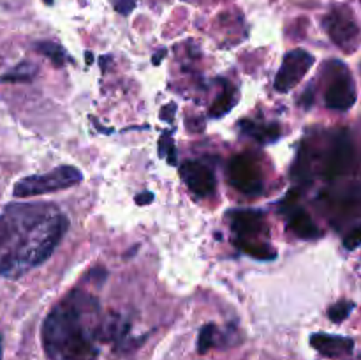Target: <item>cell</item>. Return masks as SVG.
I'll return each instance as SVG.
<instances>
[{"label": "cell", "instance_id": "obj_14", "mask_svg": "<svg viewBox=\"0 0 361 360\" xmlns=\"http://www.w3.org/2000/svg\"><path fill=\"white\" fill-rule=\"evenodd\" d=\"M238 247L243 251V253L249 254V256L256 258V260H274V258L277 256L274 247L268 246V244L257 242V240L238 239Z\"/></svg>", "mask_w": 361, "mask_h": 360}, {"label": "cell", "instance_id": "obj_5", "mask_svg": "<svg viewBox=\"0 0 361 360\" xmlns=\"http://www.w3.org/2000/svg\"><path fill=\"white\" fill-rule=\"evenodd\" d=\"M324 28L335 44L342 49H355L360 41V28L348 7H335L323 20Z\"/></svg>", "mask_w": 361, "mask_h": 360}, {"label": "cell", "instance_id": "obj_15", "mask_svg": "<svg viewBox=\"0 0 361 360\" xmlns=\"http://www.w3.org/2000/svg\"><path fill=\"white\" fill-rule=\"evenodd\" d=\"M243 133L250 134L259 141H275L279 138V127L277 126H264L259 127L257 124L249 122V120H242Z\"/></svg>", "mask_w": 361, "mask_h": 360}, {"label": "cell", "instance_id": "obj_13", "mask_svg": "<svg viewBox=\"0 0 361 360\" xmlns=\"http://www.w3.org/2000/svg\"><path fill=\"white\" fill-rule=\"evenodd\" d=\"M238 102V95L233 87H228L217 99L214 101V104L210 106V116L219 119V116L226 115V113L231 112L235 108V104Z\"/></svg>", "mask_w": 361, "mask_h": 360}, {"label": "cell", "instance_id": "obj_17", "mask_svg": "<svg viewBox=\"0 0 361 360\" xmlns=\"http://www.w3.org/2000/svg\"><path fill=\"white\" fill-rule=\"evenodd\" d=\"M35 74H37V66L30 62H23L14 67L11 73L4 74L0 81H30L34 80Z\"/></svg>", "mask_w": 361, "mask_h": 360}, {"label": "cell", "instance_id": "obj_6", "mask_svg": "<svg viewBox=\"0 0 361 360\" xmlns=\"http://www.w3.org/2000/svg\"><path fill=\"white\" fill-rule=\"evenodd\" d=\"M229 182L235 189L245 194H259L263 191V173L259 166L249 155H235L228 166Z\"/></svg>", "mask_w": 361, "mask_h": 360}, {"label": "cell", "instance_id": "obj_21", "mask_svg": "<svg viewBox=\"0 0 361 360\" xmlns=\"http://www.w3.org/2000/svg\"><path fill=\"white\" fill-rule=\"evenodd\" d=\"M136 7V0H115V9L120 14H129Z\"/></svg>", "mask_w": 361, "mask_h": 360}, {"label": "cell", "instance_id": "obj_24", "mask_svg": "<svg viewBox=\"0 0 361 360\" xmlns=\"http://www.w3.org/2000/svg\"><path fill=\"white\" fill-rule=\"evenodd\" d=\"M87 62H88V64L92 62V55H90V53H87Z\"/></svg>", "mask_w": 361, "mask_h": 360}, {"label": "cell", "instance_id": "obj_22", "mask_svg": "<svg viewBox=\"0 0 361 360\" xmlns=\"http://www.w3.org/2000/svg\"><path fill=\"white\" fill-rule=\"evenodd\" d=\"M134 200H136L137 205H147V203H150V201H154V193H148V191H147V193L137 194Z\"/></svg>", "mask_w": 361, "mask_h": 360}, {"label": "cell", "instance_id": "obj_4", "mask_svg": "<svg viewBox=\"0 0 361 360\" xmlns=\"http://www.w3.org/2000/svg\"><path fill=\"white\" fill-rule=\"evenodd\" d=\"M314 60L316 59L312 53L305 52V49H293V52L286 53L281 69L275 76V90L282 92V94L293 90L307 76L309 69L314 66Z\"/></svg>", "mask_w": 361, "mask_h": 360}, {"label": "cell", "instance_id": "obj_16", "mask_svg": "<svg viewBox=\"0 0 361 360\" xmlns=\"http://www.w3.org/2000/svg\"><path fill=\"white\" fill-rule=\"evenodd\" d=\"M35 49H37L39 53H42L44 56H48V59L59 67L63 66L67 60L66 49H63L60 44H56V42L42 41V42H39V44H35Z\"/></svg>", "mask_w": 361, "mask_h": 360}, {"label": "cell", "instance_id": "obj_8", "mask_svg": "<svg viewBox=\"0 0 361 360\" xmlns=\"http://www.w3.org/2000/svg\"><path fill=\"white\" fill-rule=\"evenodd\" d=\"M324 102H326L328 108L338 109V112H345V109H349L355 104L356 88L348 71L344 69L341 76H337L331 81V85L326 90V95H324Z\"/></svg>", "mask_w": 361, "mask_h": 360}, {"label": "cell", "instance_id": "obj_7", "mask_svg": "<svg viewBox=\"0 0 361 360\" xmlns=\"http://www.w3.org/2000/svg\"><path fill=\"white\" fill-rule=\"evenodd\" d=\"M180 176L183 179L185 186L189 187L190 193L200 198L212 196L215 193V175L210 166L203 164L200 161H187L180 168Z\"/></svg>", "mask_w": 361, "mask_h": 360}, {"label": "cell", "instance_id": "obj_23", "mask_svg": "<svg viewBox=\"0 0 361 360\" xmlns=\"http://www.w3.org/2000/svg\"><path fill=\"white\" fill-rule=\"evenodd\" d=\"M175 109H176V104L164 106V108H162V112H161V119L162 120L168 119L169 122H171V120H173V113H175Z\"/></svg>", "mask_w": 361, "mask_h": 360}, {"label": "cell", "instance_id": "obj_2", "mask_svg": "<svg viewBox=\"0 0 361 360\" xmlns=\"http://www.w3.org/2000/svg\"><path fill=\"white\" fill-rule=\"evenodd\" d=\"M97 313L94 296L73 292L51 313L42 325V344L49 360H95L99 349L95 339L99 330H90L87 323L92 314Z\"/></svg>", "mask_w": 361, "mask_h": 360}, {"label": "cell", "instance_id": "obj_18", "mask_svg": "<svg viewBox=\"0 0 361 360\" xmlns=\"http://www.w3.org/2000/svg\"><path fill=\"white\" fill-rule=\"evenodd\" d=\"M217 327L215 325H204L200 332V339H197V349L200 353H207L208 349L214 348L217 344Z\"/></svg>", "mask_w": 361, "mask_h": 360}, {"label": "cell", "instance_id": "obj_1", "mask_svg": "<svg viewBox=\"0 0 361 360\" xmlns=\"http://www.w3.org/2000/svg\"><path fill=\"white\" fill-rule=\"evenodd\" d=\"M67 226V217L56 205H7L0 214V275L20 277L44 263Z\"/></svg>", "mask_w": 361, "mask_h": 360}, {"label": "cell", "instance_id": "obj_3", "mask_svg": "<svg viewBox=\"0 0 361 360\" xmlns=\"http://www.w3.org/2000/svg\"><path fill=\"white\" fill-rule=\"evenodd\" d=\"M81 180H83V175H81L80 169L74 168V166L63 164L51 169V172L42 173V175L25 176L14 186L13 194L18 198L37 196V194L53 193V191L69 189V187L80 184Z\"/></svg>", "mask_w": 361, "mask_h": 360}, {"label": "cell", "instance_id": "obj_19", "mask_svg": "<svg viewBox=\"0 0 361 360\" xmlns=\"http://www.w3.org/2000/svg\"><path fill=\"white\" fill-rule=\"evenodd\" d=\"M353 307H355V306H353V302L342 300V302L334 304V306L330 307V311H328V316H330V320L335 321V323H341V321H344L345 318L351 314Z\"/></svg>", "mask_w": 361, "mask_h": 360}, {"label": "cell", "instance_id": "obj_10", "mask_svg": "<svg viewBox=\"0 0 361 360\" xmlns=\"http://www.w3.org/2000/svg\"><path fill=\"white\" fill-rule=\"evenodd\" d=\"M353 164V145L349 138L341 136L335 141L334 148H331L330 155L326 161V176L330 180L337 179V176L344 175Z\"/></svg>", "mask_w": 361, "mask_h": 360}, {"label": "cell", "instance_id": "obj_20", "mask_svg": "<svg viewBox=\"0 0 361 360\" xmlns=\"http://www.w3.org/2000/svg\"><path fill=\"white\" fill-rule=\"evenodd\" d=\"M360 246H361V228H356L344 239V247L345 249L353 251Z\"/></svg>", "mask_w": 361, "mask_h": 360}, {"label": "cell", "instance_id": "obj_11", "mask_svg": "<svg viewBox=\"0 0 361 360\" xmlns=\"http://www.w3.org/2000/svg\"><path fill=\"white\" fill-rule=\"evenodd\" d=\"M310 344L314 349L328 359H338V356L349 355L355 348V342L349 337L342 335H330V334H314L310 337Z\"/></svg>", "mask_w": 361, "mask_h": 360}, {"label": "cell", "instance_id": "obj_9", "mask_svg": "<svg viewBox=\"0 0 361 360\" xmlns=\"http://www.w3.org/2000/svg\"><path fill=\"white\" fill-rule=\"evenodd\" d=\"M231 228L242 240H256L264 232V214L259 210H236L231 214Z\"/></svg>", "mask_w": 361, "mask_h": 360}, {"label": "cell", "instance_id": "obj_12", "mask_svg": "<svg viewBox=\"0 0 361 360\" xmlns=\"http://www.w3.org/2000/svg\"><path fill=\"white\" fill-rule=\"evenodd\" d=\"M286 210H289V228H291L296 235L302 236V239H317V236L321 235V229L317 228L316 222H314L312 219H310V215L305 214L302 208L291 205V207L286 208Z\"/></svg>", "mask_w": 361, "mask_h": 360}]
</instances>
